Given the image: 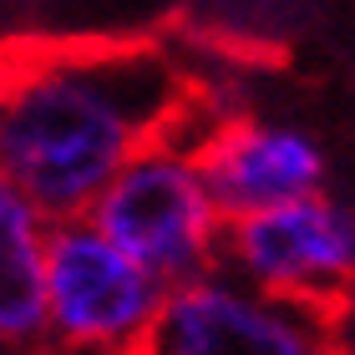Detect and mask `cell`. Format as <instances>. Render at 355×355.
Wrapping results in <instances>:
<instances>
[{"instance_id": "1", "label": "cell", "mask_w": 355, "mask_h": 355, "mask_svg": "<svg viewBox=\"0 0 355 355\" xmlns=\"http://www.w3.org/2000/svg\"><path fill=\"white\" fill-rule=\"evenodd\" d=\"M203 87L157 41H36L0 51V178L46 223L87 218L142 148L203 127Z\"/></svg>"}, {"instance_id": "2", "label": "cell", "mask_w": 355, "mask_h": 355, "mask_svg": "<svg viewBox=\"0 0 355 355\" xmlns=\"http://www.w3.org/2000/svg\"><path fill=\"white\" fill-rule=\"evenodd\" d=\"M87 218L168 289L203 279L223 264L229 218L214 203V188H208L188 137H163L142 148L96 193Z\"/></svg>"}, {"instance_id": "3", "label": "cell", "mask_w": 355, "mask_h": 355, "mask_svg": "<svg viewBox=\"0 0 355 355\" xmlns=\"http://www.w3.org/2000/svg\"><path fill=\"white\" fill-rule=\"evenodd\" d=\"M168 284L112 244L92 218L46 234V335L61 355H148Z\"/></svg>"}, {"instance_id": "4", "label": "cell", "mask_w": 355, "mask_h": 355, "mask_svg": "<svg viewBox=\"0 0 355 355\" xmlns=\"http://www.w3.org/2000/svg\"><path fill=\"white\" fill-rule=\"evenodd\" d=\"M218 269L284 304L345 320L355 304V203L325 188L229 218Z\"/></svg>"}, {"instance_id": "5", "label": "cell", "mask_w": 355, "mask_h": 355, "mask_svg": "<svg viewBox=\"0 0 355 355\" xmlns=\"http://www.w3.org/2000/svg\"><path fill=\"white\" fill-rule=\"evenodd\" d=\"M148 355H350L340 320L300 310L214 269L168 289Z\"/></svg>"}, {"instance_id": "6", "label": "cell", "mask_w": 355, "mask_h": 355, "mask_svg": "<svg viewBox=\"0 0 355 355\" xmlns=\"http://www.w3.org/2000/svg\"><path fill=\"white\" fill-rule=\"evenodd\" d=\"M223 218L310 198L330 188V148L310 127L259 112H208L188 137Z\"/></svg>"}, {"instance_id": "7", "label": "cell", "mask_w": 355, "mask_h": 355, "mask_svg": "<svg viewBox=\"0 0 355 355\" xmlns=\"http://www.w3.org/2000/svg\"><path fill=\"white\" fill-rule=\"evenodd\" d=\"M46 234L51 223L15 183L0 178V350H46Z\"/></svg>"}]
</instances>
